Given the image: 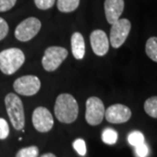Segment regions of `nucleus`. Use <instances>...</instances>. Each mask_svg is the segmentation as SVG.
Masks as SVG:
<instances>
[{
	"mask_svg": "<svg viewBox=\"0 0 157 157\" xmlns=\"http://www.w3.org/2000/svg\"><path fill=\"white\" fill-rule=\"evenodd\" d=\"M54 114L62 123L70 124L75 121L78 114V105L75 98L69 94H59L55 101Z\"/></svg>",
	"mask_w": 157,
	"mask_h": 157,
	"instance_id": "f257e3e1",
	"label": "nucleus"
},
{
	"mask_svg": "<svg viewBox=\"0 0 157 157\" xmlns=\"http://www.w3.org/2000/svg\"><path fill=\"white\" fill-rule=\"evenodd\" d=\"M25 57L19 48H8L0 52V71L6 75L16 73L25 63Z\"/></svg>",
	"mask_w": 157,
	"mask_h": 157,
	"instance_id": "f03ea898",
	"label": "nucleus"
},
{
	"mask_svg": "<svg viewBox=\"0 0 157 157\" xmlns=\"http://www.w3.org/2000/svg\"><path fill=\"white\" fill-rule=\"evenodd\" d=\"M7 114L10 118L11 125L16 130H21L25 127V118L24 105L21 99L15 94L10 93L5 98Z\"/></svg>",
	"mask_w": 157,
	"mask_h": 157,
	"instance_id": "7ed1b4c3",
	"label": "nucleus"
},
{
	"mask_svg": "<svg viewBox=\"0 0 157 157\" xmlns=\"http://www.w3.org/2000/svg\"><path fill=\"white\" fill-rule=\"evenodd\" d=\"M68 52L61 46H50L45 51L42 58V66L47 72H53L59 67L67 58Z\"/></svg>",
	"mask_w": 157,
	"mask_h": 157,
	"instance_id": "20e7f679",
	"label": "nucleus"
},
{
	"mask_svg": "<svg viewBox=\"0 0 157 157\" xmlns=\"http://www.w3.org/2000/svg\"><path fill=\"white\" fill-rule=\"evenodd\" d=\"M105 107L100 98L92 96L86 103V121L91 126H97L105 117Z\"/></svg>",
	"mask_w": 157,
	"mask_h": 157,
	"instance_id": "39448f33",
	"label": "nucleus"
},
{
	"mask_svg": "<svg viewBox=\"0 0 157 157\" xmlns=\"http://www.w3.org/2000/svg\"><path fill=\"white\" fill-rule=\"evenodd\" d=\"M41 22L37 17H31L23 20L15 29V38L21 42H27L39 33Z\"/></svg>",
	"mask_w": 157,
	"mask_h": 157,
	"instance_id": "423d86ee",
	"label": "nucleus"
},
{
	"mask_svg": "<svg viewBox=\"0 0 157 157\" xmlns=\"http://www.w3.org/2000/svg\"><path fill=\"white\" fill-rule=\"evenodd\" d=\"M131 30V23L127 18H120L112 25L110 30L109 43L117 49L123 45Z\"/></svg>",
	"mask_w": 157,
	"mask_h": 157,
	"instance_id": "0eeeda50",
	"label": "nucleus"
},
{
	"mask_svg": "<svg viewBox=\"0 0 157 157\" xmlns=\"http://www.w3.org/2000/svg\"><path fill=\"white\" fill-rule=\"evenodd\" d=\"M41 87V82L35 75H25L17 78L13 83V88L23 96L35 95Z\"/></svg>",
	"mask_w": 157,
	"mask_h": 157,
	"instance_id": "6e6552de",
	"label": "nucleus"
},
{
	"mask_svg": "<svg viewBox=\"0 0 157 157\" xmlns=\"http://www.w3.org/2000/svg\"><path fill=\"white\" fill-rule=\"evenodd\" d=\"M32 120L35 129L40 133L49 132L54 124L51 112L44 107H39L34 109Z\"/></svg>",
	"mask_w": 157,
	"mask_h": 157,
	"instance_id": "1a4fd4ad",
	"label": "nucleus"
},
{
	"mask_svg": "<svg viewBox=\"0 0 157 157\" xmlns=\"http://www.w3.org/2000/svg\"><path fill=\"white\" fill-rule=\"evenodd\" d=\"M130 108L122 104H114L105 111V118L108 122L113 124L125 123L131 118Z\"/></svg>",
	"mask_w": 157,
	"mask_h": 157,
	"instance_id": "9d476101",
	"label": "nucleus"
},
{
	"mask_svg": "<svg viewBox=\"0 0 157 157\" xmlns=\"http://www.w3.org/2000/svg\"><path fill=\"white\" fill-rule=\"evenodd\" d=\"M92 49L97 56L106 55L109 50V40L107 34L102 30H94L90 35Z\"/></svg>",
	"mask_w": 157,
	"mask_h": 157,
	"instance_id": "9b49d317",
	"label": "nucleus"
},
{
	"mask_svg": "<svg viewBox=\"0 0 157 157\" xmlns=\"http://www.w3.org/2000/svg\"><path fill=\"white\" fill-rule=\"evenodd\" d=\"M105 15L107 22L113 25L120 19L124 10V0H105Z\"/></svg>",
	"mask_w": 157,
	"mask_h": 157,
	"instance_id": "f8f14e48",
	"label": "nucleus"
},
{
	"mask_svg": "<svg viewBox=\"0 0 157 157\" xmlns=\"http://www.w3.org/2000/svg\"><path fill=\"white\" fill-rule=\"evenodd\" d=\"M71 46L73 57L76 59H82L86 52L84 38L80 33H74L71 37Z\"/></svg>",
	"mask_w": 157,
	"mask_h": 157,
	"instance_id": "ddd939ff",
	"label": "nucleus"
},
{
	"mask_svg": "<svg viewBox=\"0 0 157 157\" xmlns=\"http://www.w3.org/2000/svg\"><path fill=\"white\" fill-rule=\"evenodd\" d=\"M79 6V0H58L59 11L65 13L75 11Z\"/></svg>",
	"mask_w": 157,
	"mask_h": 157,
	"instance_id": "4468645a",
	"label": "nucleus"
},
{
	"mask_svg": "<svg viewBox=\"0 0 157 157\" xmlns=\"http://www.w3.org/2000/svg\"><path fill=\"white\" fill-rule=\"evenodd\" d=\"M145 50L148 58L157 62V37H151L147 40Z\"/></svg>",
	"mask_w": 157,
	"mask_h": 157,
	"instance_id": "2eb2a0df",
	"label": "nucleus"
},
{
	"mask_svg": "<svg viewBox=\"0 0 157 157\" xmlns=\"http://www.w3.org/2000/svg\"><path fill=\"white\" fill-rule=\"evenodd\" d=\"M144 110L150 117L157 119V96L150 97L145 101Z\"/></svg>",
	"mask_w": 157,
	"mask_h": 157,
	"instance_id": "dca6fc26",
	"label": "nucleus"
},
{
	"mask_svg": "<svg viewBox=\"0 0 157 157\" xmlns=\"http://www.w3.org/2000/svg\"><path fill=\"white\" fill-rule=\"evenodd\" d=\"M102 140L106 144L108 145H113L116 143L118 140L117 132L113 128L105 129L102 133Z\"/></svg>",
	"mask_w": 157,
	"mask_h": 157,
	"instance_id": "f3484780",
	"label": "nucleus"
},
{
	"mask_svg": "<svg viewBox=\"0 0 157 157\" xmlns=\"http://www.w3.org/2000/svg\"><path fill=\"white\" fill-rule=\"evenodd\" d=\"M129 144L134 147H137L145 142V138L143 134L140 131H133L128 136Z\"/></svg>",
	"mask_w": 157,
	"mask_h": 157,
	"instance_id": "a211bd4d",
	"label": "nucleus"
},
{
	"mask_svg": "<svg viewBox=\"0 0 157 157\" xmlns=\"http://www.w3.org/2000/svg\"><path fill=\"white\" fill-rule=\"evenodd\" d=\"M39 148L36 146H31L21 148L17 152L16 157H38Z\"/></svg>",
	"mask_w": 157,
	"mask_h": 157,
	"instance_id": "6ab92c4d",
	"label": "nucleus"
},
{
	"mask_svg": "<svg viewBox=\"0 0 157 157\" xmlns=\"http://www.w3.org/2000/svg\"><path fill=\"white\" fill-rule=\"evenodd\" d=\"M73 148L76 150L79 155L84 156L86 154V142L83 139H76L73 141Z\"/></svg>",
	"mask_w": 157,
	"mask_h": 157,
	"instance_id": "aec40b11",
	"label": "nucleus"
},
{
	"mask_svg": "<svg viewBox=\"0 0 157 157\" xmlns=\"http://www.w3.org/2000/svg\"><path fill=\"white\" fill-rule=\"evenodd\" d=\"M10 134V128L5 119L0 118V140L6 139Z\"/></svg>",
	"mask_w": 157,
	"mask_h": 157,
	"instance_id": "412c9836",
	"label": "nucleus"
},
{
	"mask_svg": "<svg viewBox=\"0 0 157 157\" xmlns=\"http://www.w3.org/2000/svg\"><path fill=\"white\" fill-rule=\"evenodd\" d=\"M34 3L40 10H48L53 6L55 0H34Z\"/></svg>",
	"mask_w": 157,
	"mask_h": 157,
	"instance_id": "4be33fe9",
	"label": "nucleus"
},
{
	"mask_svg": "<svg viewBox=\"0 0 157 157\" xmlns=\"http://www.w3.org/2000/svg\"><path fill=\"white\" fill-rule=\"evenodd\" d=\"M17 0H0V12L11 10L16 5Z\"/></svg>",
	"mask_w": 157,
	"mask_h": 157,
	"instance_id": "5701e85b",
	"label": "nucleus"
},
{
	"mask_svg": "<svg viewBox=\"0 0 157 157\" xmlns=\"http://www.w3.org/2000/svg\"><path fill=\"white\" fill-rule=\"evenodd\" d=\"M9 33V25L3 17H0V41L6 38Z\"/></svg>",
	"mask_w": 157,
	"mask_h": 157,
	"instance_id": "b1692460",
	"label": "nucleus"
},
{
	"mask_svg": "<svg viewBox=\"0 0 157 157\" xmlns=\"http://www.w3.org/2000/svg\"><path fill=\"white\" fill-rule=\"evenodd\" d=\"M148 152H149L148 147L147 146L145 142L139 146L135 147V153L138 157H147L148 155Z\"/></svg>",
	"mask_w": 157,
	"mask_h": 157,
	"instance_id": "393cba45",
	"label": "nucleus"
},
{
	"mask_svg": "<svg viewBox=\"0 0 157 157\" xmlns=\"http://www.w3.org/2000/svg\"><path fill=\"white\" fill-rule=\"evenodd\" d=\"M41 157H56V155L52 154V153H47V154H45V155H41Z\"/></svg>",
	"mask_w": 157,
	"mask_h": 157,
	"instance_id": "a878e982",
	"label": "nucleus"
}]
</instances>
